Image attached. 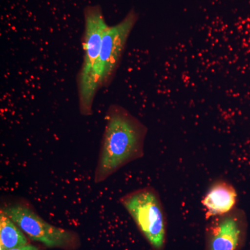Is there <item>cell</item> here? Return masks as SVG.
Segmentation results:
<instances>
[{
  "instance_id": "cell-3",
  "label": "cell",
  "mask_w": 250,
  "mask_h": 250,
  "mask_svg": "<svg viewBox=\"0 0 250 250\" xmlns=\"http://www.w3.org/2000/svg\"><path fill=\"white\" fill-rule=\"evenodd\" d=\"M120 203L154 250H164L167 220L160 195L152 187L133 190L121 197Z\"/></svg>"
},
{
  "instance_id": "cell-9",
  "label": "cell",
  "mask_w": 250,
  "mask_h": 250,
  "mask_svg": "<svg viewBox=\"0 0 250 250\" xmlns=\"http://www.w3.org/2000/svg\"><path fill=\"white\" fill-rule=\"evenodd\" d=\"M8 250H40L39 248L31 245L29 244L27 246L21 247V248H14V249H11Z\"/></svg>"
},
{
  "instance_id": "cell-7",
  "label": "cell",
  "mask_w": 250,
  "mask_h": 250,
  "mask_svg": "<svg viewBox=\"0 0 250 250\" xmlns=\"http://www.w3.org/2000/svg\"><path fill=\"white\" fill-rule=\"evenodd\" d=\"M238 193L233 184L226 179H218L208 187L202 200L206 218L229 213L236 208Z\"/></svg>"
},
{
  "instance_id": "cell-8",
  "label": "cell",
  "mask_w": 250,
  "mask_h": 250,
  "mask_svg": "<svg viewBox=\"0 0 250 250\" xmlns=\"http://www.w3.org/2000/svg\"><path fill=\"white\" fill-rule=\"evenodd\" d=\"M29 244L22 230L4 212L0 210V250L14 249Z\"/></svg>"
},
{
  "instance_id": "cell-5",
  "label": "cell",
  "mask_w": 250,
  "mask_h": 250,
  "mask_svg": "<svg viewBox=\"0 0 250 250\" xmlns=\"http://www.w3.org/2000/svg\"><path fill=\"white\" fill-rule=\"evenodd\" d=\"M138 18L136 11L131 10L123 21L116 25L108 26L105 31L100 56L93 72L97 89L107 86L111 83Z\"/></svg>"
},
{
  "instance_id": "cell-1",
  "label": "cell",
  "mask_w": 250,
  "mask_h": 250,
  "mask_svg": "<svg viewBox=\"0 0 250 250\" xmlns=\"http://www.w3.org/2000/svg\"><path fill=\"white\" fill-rule=\"evenodd\" d=\"M147 133V126L127 110L111 105L106 111L95 183L104 182L122 167L142 158Z\"/></svg>"
},
{
  "instance_id": "cell-4",
  "label": "cell",
  "mask_w": 250,
  "mask_h": 250,
  "mask_svg": "<svg viewBox=\"0 0 250 250\" xmlns=\"http://www.w3.org/2000/svg\"><path fill=\"white\" fill-rule=\"evenodd\" d=\"M1 210L31 240L40 243L47 248L72 250L79 245L76 233L51 225L25 204L15 203L4 206Z\"/></svg>"
},
{
  "instance_id": "cell-6",
  "label": "cell",
  "mask_w": 250,
  "mask_h": 250,
  "mask_svg": "<svg viewBox=\"0 0 250 250\" xmlns=\"http://www.w3.org/2000/svg\"><path fill=\"white\" fill-rule=\"evenodd\" d=\"M246 212L239 208L209 219L205 229V250H241L248 232Z\"/></svg>"
},
{
  "instance_id": "cell-2",
  "label": "cell",
  "mask_w": 250,
  "mask_h": 250,
  "mask_svg": "<svg viewBox=\"0 0 250 250\" xmlns=\"http://www.w3.org/2000/svg\"><path fill=\"white\" fill-rule=\"evenodd\" d=\"M85 28L83 36V59L77 77L79 106L81 114H93L94 99L98 90L95 86L93 72L101 50L102 41L108 25L99 5L84 9Z\"/></svg>"
}]
</instances>
